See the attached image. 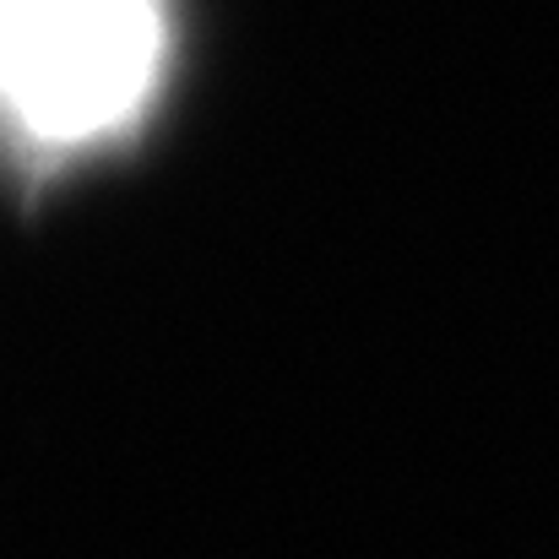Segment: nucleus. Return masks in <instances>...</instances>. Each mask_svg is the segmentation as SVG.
<instances>
[{"mask_svg":"<svg viewBox=\"0 0 559 559\" xmlns=\"http://www.w3.org/2000/svg\"><path fill=\"white\" fill-rule=\"evenodd\" d=\"M169 55L164 0H0V126L93 147L136 126Z\"/></svg>","mask_w":559,"mask_h":559,"instance_id":"f257e3e1","label":"nucleus"}]
</instances>
